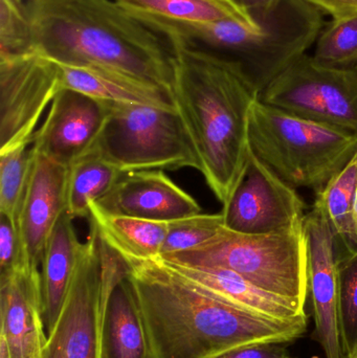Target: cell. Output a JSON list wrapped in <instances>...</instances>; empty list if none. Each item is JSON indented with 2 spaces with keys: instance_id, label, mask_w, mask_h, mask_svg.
I'll use <instances>...</instances> for the list:
<instances>
[{
  "instance_id": "obj_34",
  "label": "cell",
  "mask_w": 357,
  "mask_h": 358,
  "mask_svg": "<svg viewBox=\"0 0 357 358\" xmlns=\"http://www.w3.org/2000/svg\"><path fill=\"white\" fill-rule=\"evenodd\" d=\"M354 227H356V234L357 238V185H356V199H354Z\"/></svg>"
},
{
  "instance_id": "obj_36",
  "label": "cell",
  "mask_w": 357,
  "mask_h": 358,
  "mask_svg": "<svg viewBox=\"0 0 357 358\" xmlns=\"http://www.w3.org/2000/svg\"><path fill=\"white\" fill-rule=\"evenodd\" d=\"M356 69H357V65H356Z\"/></svg>"
},
{
  "instance_id": "obj_14",
  "label": "cell",
  "mask_w": 357,
  "mask_h": 358,
  "mask_svg": "<svg viewBox=\"0 0 357 358\" xmlns=\"http://www.w3.org/2000/svg\"><path fill=\"white\" fill-rule=\"evenodd\" d=\"M109 113L108 103L75 90H60L35 134L34 150L69 167L92 150Z\"/></svg>"
},
{
  "instance_id": "obj_13",
  "label": "cell",
  "mask_w": 357,
  "mask_h": 358,
  "mask_svg": "<svg viewBox=\"0 0 357 358\" xmlns=\"http://www.w3.org/2000/svg\"><path fill=\"white\" fill-rule=\"evenodd\" d=\"M33 151L19 214L18 234L21 268L34 275L41 273L46 244L59 219L66 212L68 167L36 152L34 148Z\"/></svg>"
},
{
  "instance_id": "obj_31",
  "label": "cell",
  "mask_w": 357,
  "mask_h": 358,
  "mask_svg": "<svg viewBox=\"0 0 357 358\" xmlns=\"http://www.w3.org/2000/svg\"><path fill=\"white\" fill-rule=\"evenodd\" d=\"M217 358H291L281 344H259L241 347Z\"/></svg>"
},
{
  "instance_id": "obj_10",
  "label": "cell",
  "mask_w": 357,
  "mask_h": 358,
  "mask_svg": "<svg viewBox=\"0 0 357 358\" xmlns=\"http://www.w3.org/2000/svg\"><path fill=\"white\" fill-rule=\"evenodd\" d=\"M60 90V66L38 52L0 60V153L33 144L44 111Z\"/></svg>"
},
{
  "instance_id": "obj_32",
  "label": "cell",
  "mask_w": 357,
  "mask_h": 358,
  "mask_svg": "<svg viewBox=\"0 0 357 358\" xmlns=\"http://www.w3.org/2000/svg\"><path fill=\"white\" fill-rule=\"evenodd\" d=\"M312 6L331 15L333 20L347 18L357 14V0H307Z\"/></svg>"
},
{
  "instance_id": "obj_17",
  "label": "cell",
  "mask_w": 357,
  "mask_h": 358,
  "mask_svg": "<svg viewBox=\"0 0 357 358\" xmlns=\"http://www.w3.org/2000/svg\"><path fill=\"white\" fill-rule=\"evenodd\" d=\"M163 261L176 273L184 275L212 296L241 310L283 321L307 315L305 308L298 303L270 294L230 269L192 266Z\"/></svg>"
},
{
  "instance_id": "obj_11",
  "label": "cell",
  "mask_w": 357,
  "mask_h": 358,
  "mask_svg": "<svg viewBox=\"0 0 357 358\" xmlns=\"http://www.w3.org/2000/svg\"><path fill=\"white\" fill-rule=\"evenodd\" d=\"M305 202L253 152L238 187L224 206V227L247 235L303 227Z\"/></svg>"
},
{
  "instance_id": "obj_4",
  "label": "cell",
  "mask_w": 357,
  "mask_h": 358,
  "mask_svg": "<svg viewBox=\"0 0 357 358\" xmlns=\"http://www.w3.org/2000/svg\"><path fill=\"white\" fill-rule=\"evenodd\" d=\"M257 27L234 19L188 22L157 18V31L232 62L260 94L306 54L325 29L324 13L307 0H280L251 13Z\"/></svg>"
},
{
  "instance_id": "obj_6",
  "label": "cell",
  "mask_w": 357,
  "mask_h": 358,
  "mask_svg": "<svg viewBox=\"0 0 357 358\" xmlns=\"http://www.w3.org/2000/svg\"><path fill=\"white\" fill-rule=\"evenodd\" d=\"M159 258L177 264L230 269L258 287L305 308L308 252L304 225L261 235L237 233L224 227L197 248Z\"/></svg>"
},
{
  "instance_id": "obj_24",
  "label": "cell",
  "mask_w": 357,
  "mask_h": 358,
  "mask_svg": "<svg viewBox=\"0 0 357 358\" xmlns=\"http://www.w3.org/2000/svg\"><path fill=\"white\" fill-rule=\"evenodd\" d=\"M130 12L154 15L172 20L188 22H213L234 19L257 27L251 15L231 3L228 0H115Z\"/></svg>"
},
{
  "instance_id": "obj_28",
  "label": "cell",
  "mask_w": 357,
  "mask_h": 358,
  "mask_svg": "<svg viewBox=\"0 0 357 358\" xmlns=\"http://www.w3.org/2000/svg\"><path fill=\"white\" fill-rule=\"evenodd\" d=\"M224 227V213L192 215L168 223L161 256L178 254L205 243Z\"/></svg>"
},
{
  "instance_id": "obj_8",
  "label": "cell",
  "mask_w": 357,
  "mask_h": 358,
  "mask_svg": "<svg viewBox=\"0 0 357 358\" xmlns=\"http://www.w3.org/2000/svg\"><path fill=\"white\" fill-rule=\"evenodd\" d=\"M104 128L92 151L122 172L199 171L194 144L177 108L111 104Z\"/></svg>"
},
{
  "instance_id": "obj_26",
  "label": "cell",
  "mask_w": 357,
  "mask_h": 358,
  "mask_svg": "<svg viewBox=\"0 0 357 358\" xmlns=\"http://www.w3.org/2000/svg\"><path fill=\"white\" fill-rule=\"evenodd\" d=\"M33 24L25 0H0V60L35 54Z\"/></svg>"
},
{
  "instance_id": "obj_5",
  "label": "cell",
  "mask_w": 357,
  "mask_h": 358,
  "mask_svg": "<svg viewBox=\"0 0 357 358\" xmlns=\"http://www.w3.org/2000/svg\"><path fill=\"white\" fill-rule=\"evenodd\" d=\"M252 152L293 187L319 192L357 152V132L291 115L258 99L249 113Z\"/></svg>"
},
{
  "instance_id": "obj_21",
  "label": "cell",
  "mask_w": 357,
  "mask_h": 358,
  "mask_svg": "<svg viewBox=\"0 0 357 358\" xmlns=\"http://www.w3.org/2000/svg\"><path fill=\"white\" fill-rule=\"evenodd\" d=\"M103 358H148L146 338L127 275L111 290L105 313Z\"/></svg>"
},
{
  "instance_id": "obj_27",
  "label": "cell",
  "mask_w": 357,
  "mask_h": 358,
  "mask_svg": "<svg viewBox=\"0 0 357 358\" xmlns=\"http://www.w3.org/2000/svg\"><path fill=\"white\" fill-rule=\"evenodd\" d=\"M314 58L322 64L351 69L357 65V14L333 20L316 40Z\"/></svg>"
},
{
  "instance_id": "obj_35",
  "label": "cell",
  "mask_w": 357,
  "mask_h": 358,
  "mask_svg": "<svg viewBox=\"0 0 357 358\" xmlns=\"http://www.w3.org/2000/svg\"><path fill=\"white\" fill-rule=\"evenodd\" d=\"M349 358H357V347L356 350H354V352L352 353L351 357H350Z\"/></svg>"
},
{
  "instance_id": "obj_22",
  "label": "cell",
  "mask_w": 357,
  "mask_h": 358,
  "mask_svg": "<svg viewBox=\"0 0 357 358\" xmlns=\"http://www.w3.org/2000/svg\"><path fill=\"white\" fill-rule=\"evenodd\" d=\"M356 185L357 152L339 173L316 193L314 208L320 210L328 221L337 250L341 248L339 257L357 254L354 217Z\"/></svg>"
},
{
  "instance_id": "obj_29",
  "label": "cell",
  "mask_w": 357,
  "mask_h": 358,
  "mask_svg": "<svg viewBox=\"0 0 357 358\" xmlns=\"http://www.w3.org/2000/svg\"><path fill=\"white\" fill-rule=\"evenodd\" d=\"M340 317L346 358L357 347V254L339 257Z\"/></svg>"
},
{
  "instance_id": "obj_20",
  "label": "cell",
  "mask_w": 357,
  "mask_h": 358,
  "mask_svg": "<svg viewBox=\"0 0 357 358\" xmlns=\"http://www.w3.org/2000/svg\"><path fill=\"white\" fill-rule=\"evenodd\" d=\"M88 220L96 225L103 241L124 261L150 260L161 256L168 223L127 215L112 214L90 202Z\"/></svg>"
},
{
  "instance_id": "obj_3",
  "label": "cell",
  "mask_w": 357,
  "mask_h": 358,
  "mask_svg": "<svg viewBox=\"0 0 357 358\" xmlns=\"http://www.w3.org/2000/svg\"><path fill=\"white\" fill-rule=\"evenodd\" d=\"M25 1L38 54L57 64L111 69L172 94L169 42L115 0Z\"/></svg>"
},
{
  "instance_id": "obj_15",
  "label": "cell",
  "mask_w": 357,
  "mask_h": 358,
  "mask_svg": "<svg viewBox=\"0 0 357 358\" xmlns=\"http://www.w3.org/2000/svg\"><path fill=\"white\" fill-rule=\"evenodd\" d=\"M94 202L112 214L163 222L203 212L195 198L161 170L124 172L112 189Z\"/></svg>"
},
{
  "instance_id": "obj_1",
  "label": "cell",
  "mask_w": 357,
  "mask_h": 358,
  "mask_svg": "<svg viewBox=\"0 0 357 358\" xmlns=\"http://www.w3.org/2000/svg\"><path fill=\"white\" fill-rule=\"evenodd\" d=\"M125 263L148 358H217L251 345L291 344L307 331V315L283 321L241 310L161 259Z\"/></svg>"
},
{
  "instance_id": "obj_12",
  "label": "cell",
  "mask_w": 357,
  "mask_h": 358,
  "mask_svg": "<svg viewBox=\"0 0 357 358\" xmlns=\"http://www.w3.org/2000/svg\"><path fill=\"white\" fill-rule=\"evenodd\" d=\"M307 238L308 296L314 310V338L327 358H346L340 317L339 256L324 215L312 208L304 219Z\"/></svg>"
},
{
  "instance_id": "obj_33",
  "label": "cell",
  "mask_w": 357,
  "mask_h": 358,
  "mask_svg": "<svg viewBox=\"0 0 357 358\" xmlns=\"http://www.w3.org/2000/svg\"><path fill=\"white\" fill-rule=\"evenodd\" d=\"M228 1L245 14L249 15L251 13L266 10L278 3L280 0H228Z\"/></svg>"
},
{
  "instance_id": "obj_9",
  "label": "cell",
  "mask_w": 357,
  "mask_h": 358,
  "mask_svg": "<svg viewBox=\"0 0 357 358\" xmlns=\"http://www.w3.org/2000/svg\"><path fill=\"white\" fill-rule=\"evenodd\" d=\"M264 104L316 123L357 132V69L328 66L303 55L259 96Z\"/></svg>"
},
{
  "instance_id": "obj_18",
  "label": "cell",
  "mask_w": 357,
  "mask_h": 358,
  "mask_svg": "<svg viewBox=\"0 0 357 358\" xmlns=\"http://www.w3.org/2000/svg\"><path fill=\"white\" fill-rule=\"evenodd\" d=\"M61 88L81 92L111 104H140L175 109L173 96L163 88L151 85L111 69L60 65Z\"/></svg>"
},
{
  "instance_id": "obj_30",
  "label": "cell",
  "mask_w": 357,
  "mask_h": 358,
  "mask_svg": "<svg viewBox=\"0 0 357 358\" xmlns=\"http://www.w3.org/2000/svg\"><path fill=\"white\" fill-rule=\"evenodd\" d=\"M21 268L18 229L10 219L0 214V275Z\"/></svg>"
},
{
  "instance_id": "obj_25",
  "label": "cell",
  "mask_w": 357,
  "mask_h": 358,
  "mask_svg": "<svg viewBox=\"0 0 357 358\" xmlns=\"http://www.w3.org/2000/svg\"><path fill=\"white\" fill-rule=\"evenodd\" d=\"M31 145L0 153V214L10 219L17 229L33 159Z\"/></svg>"
},
{
  "instance_id": "obj_23",
  "label": "cell",
  "mask_w": 357,
  "mask_h": 358,
  "mask_svg": "<svg viewBox=\"0 0 357 358\" xmlns=\"http://www.w3.org/2000/svg\"><path fill=\"white\" fill-rule=\"evenodd\" d=\"M123 173L94 151L75 161L67 173V215L73 219H89L90 202L106 195Z\"/></svg>"
},
{
  "instance_id": "obj_19",
  "label": "cell",
  "mask_w": 357,
  "mask_h": 358,
  "mask_svg": "<svg viewBox=\"0 0 357 358\" xmlns=\"http://www.w3.org/2000/svg\"><path fill=\"white\" fill-rule=\"evenodd\" d=\"M73 220L66 212L60 217L46 244L42 260L44 323L48 336L62 310L81 250L82 242Z\"/></svg>"
},
{
  "instance_id": "obj_2",
  "label": "cell",
  "mask_w": 357,
  "mask_h": 358,
  "mask_svg": "<svg viewBox=\"0 0 357 358\" xmlns=\"http://www.w3.org/2000/svg\"><path fill=\"white\" fill-rule=\"evenodd\" d=\"M166 39L174 104L196 149L199 172L224 206L249 165V113L259 94L230 61L180 38Z\"/></svg>"
},
{
  "instance_id": "obj_16",
  "label": "cell",
  "mask_w": 357,
  "mask_h": 358,
  "mask_svg": "<svg viewBox=\"0 0 357 358\" xmlns=\"http://www.w3.org/2000/svg\"><path fill=\"white\" fill-rule=\"evenodd\" d=\"M0 317L12 358H42L48 334L41 273L19 268L0 275Z\"/></svg>"
},
{
  "instance_id": "obj_7",
  "label": "cell",
  "mask_w": 357,
  "mask_h": 358,
  "mask_svg": "<svg viewBox=\"0 0 357 358\" xmlns=\"http://www.w3.org/2000/svg\"><path fill=\"white\" fill-rule=\"evenodd\" d=\"M127 275L125 261L103 241L89 221L58 321L42 358H103L105 313L111 290Z\"/></svg>"
}]
</instances>
